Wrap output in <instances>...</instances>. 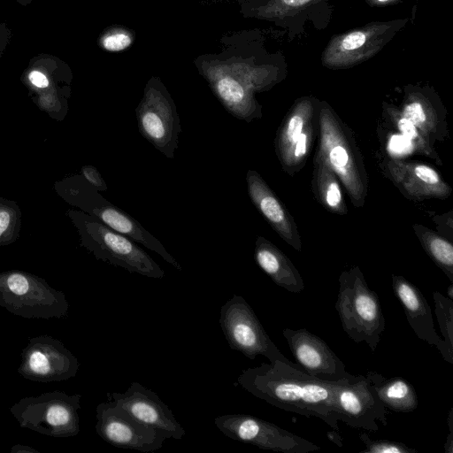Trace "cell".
<instances>
[{
    "instance_id": "2e32d148",
    "label": "cell",
    "mask_w": 453,
    "mask_h": 453,
    "mask_svg": "<svg viewBox=\"0 0 453 453\" xmlns=\"http://www.w3.org/2000/svg\"><path fill=\"white\" fill-rule=\"evenodd\" d=\"M296 364L308 374L326 381L349 377L344 363L327 343L305 328L282 331Z\"/></svg>"
},
{
    "instance_id": "8fae6325",
    "label": "cell",
    "mask_w": 453,
    "mask_h": 453,
    "mask_svg": "<svg viewBox=\"0 0 453 453\" xmlns=\"http://www.w3.org/2000/svg\"><path fill=\"white\" fill-rule=\"evenodd\" d=\"M216 427L226 437L262 449L282 453H309L317 444L279 426L247 414H226L214 418Z\"/></svg>"
},
{
    "instance_id": "cb8c5ba5",
    "label": "cell",
    "mask_w": 453,
    "mask_h": 453,
    "mask_svg": "<svg viewBox=\"0 0 453 453\" xmlns=\"http://www.w3.org/2000/svg\"><path fill=\"white\" fill-rule=\"evenodd\" d=\"M366 378L386 408L396 412H411L418 408L417 392L411 383L404 378H385L372 371L367 372Z\"/></svg>"
},
{
    "instance_id": "836d02e7",
    "label": "cell",
    "mask_w": 453,
    "mask_h": 453,
    "mask_svg": "<svg viewBox=\"0 0 453 453\" xmlns=\"http://www.w3.org/2000/svg\"><path fill=\"white\" fill-rule=\"evenodd\" d=\"M9 37V30L4 24L0 23V57L8 43Z\"/></svg>"
},
{
    "instance_id": "9a60e30c",
    "label": "cell",
    "mask_w": 453,
    "mask_h": 453,
    "mask_svg": "<svg viewBox=\"0 0 453 453\" xmlns=\"http://www.w3.org/2000/svg\"><path fill=\"white\" fill-rule=\"evenodd\" d=\"M405 20L376 22L332 38L323 54L329 68H346L377 53L404 24Z\"/></svg>"
},
{
    "instance_id": "30bf717a",
    "label": "cell",
    "mask_w": 453,
    "mask_h": 453,
    "mask_svg": "<svg viewBox=\"0 0 453 453\" xmlns=\"http://www.w3.org/2000/svg\"><path fill=\"white\" fill-rule=\"evenodd\" d=\"M135 116L142 136L165 157L173 159L181 133L180 119L161 83L153 81L147 85Z\"/></svg>"
},
{
    "instance_id": "4fadbf2b",
    "label": "cell",
    "mask_w": 453,
    "mask_h": 453,
    "mask_svg": "<svg viewBox=\"0 0 453 453\" xmlns=\"http://www.w3.org/2000/svg\"><path fill=\"white\" fill-rule=\"evenodd\" d=\"M18 372L35 382H58L76 375L80 363L59 340L47 334L32 337L22 349Z\"/></svg>"
},
{
    "instance_id": "4dcf8cb0",
    "label": "cell",
    "mask_w": 453,
    "mask_h": 453,
    "mask_svg": "<svg viewBox=\"0 0 453 453\" xmlns=\"http://www.w3.org/2000/svg\"><path fill=\"white\" fill-rule=\"evenodd\" d=\"M131 43V38L125 33H114L103 39V46L107 50L119 51L126 49Z\"/></svg>"
},
{
    "instance_id": "52a82bcc",
    "label": "cell",
    "mask_w": 453,
    "mask_h": 453,
    "mask_svg": "<svg viewBox=\"0 0 453 453\" xmlns=\"http://www.w3.org/2000/svg\"><path fill=\"white\" fill-rule=\"evenodd\" d=\"M81 398L80 394L70 395L54 390L23 397L10 411L22 428L54 438H67L80 432Z\"/></svg>"
},
{
    "instance_id": "603a6c76",
    "label": "cell",
    "mask_w": 453,
    "mask_h": 453,
    "mask_svg": "<svg viewBox=\"0 0 453 453\" xmlns=\"http://www.w3.org/2000/svg\"><path fill=\"white\" fill-rule=\"evenodd\" d=\"M254 259L277 286L292 293L304 289L303 280L292 261L263 236L256 239Z\"/></svg>"
},
{
    "instance_id": "d590c367",
    "label": "cell",
    "mask_w": 453,
    "mask_h": 453,
    "mask_svg": "<svg viewBox=\"0 0 453 453\" xmlns=\"http://www.w3.org/2000/svg\"><path fill=\"white\" fill-rule=\"evenodd\" d=\"M327 437L332 442H334L337 446H342V440L340 434H338V431L333 429V431L327 433Z\"/></svg>"
},
{
    "instance_id": "5b68a950",
    "label": "cell",
    "mask_w": 453,
    "mask_h": 453,
    "mask_svg": "<svg viewBox=\"0 0 453 453\" xmlns=\"http://www.w3.org/2000/svg\"><path fill=\"white\" fill-rule=\"evenodd\" d=\"M335 310L342 329L355 342H365L374 352L385 331V319L377 293L372 290L358 266L339 276Z\"/></svg>"
},
{
    "instance_id": "7a4b0ae2",
    "label": "cell",
    "mask_w": 453,
    "mask_h": 453,
    "mask_svg": "<svg viewBox=\"0 0 453 453\" xmlns=\"http://www.w3.org/2000/svg\"><path fill=\"white\" fill-rule=\"evenodd\" d=\"M316 157L326 162L347 191L351 203L363 207L368 194V174L351 129L326 102H319Z\"/></svg>"
},
{
    "instance_id": "e575fe53",
    "label": "cell",
    "mask_w": 453,
    "mask_h": 453,
    "mask_svg": "<svg viewBox=\"0 0 453 453\" xmlns=\"http://www.w3.org/2000/svg\"><path fill=\"white\" fill-rule=\"evenodd\" d=\"M11 453H41L31 446L15 444L11 449Z\"/></svg>"
},
{
    "instance_id": "4316f807",
    "label": "cell",
    "mask_w": 453,
    "mask_h": 453,
    "mask_svg": "<svg viewBox=\"0 0 453 453\" xmlns=\"http://www.w3.org/2000/svg\"><path fill=\"white\" fill-rule=\"evenodd\" d=\"M413 230L425 251L453 283L452 243L420 224H414Z\"/></svg>"
},
{
    "instance_id": "ba28073f",
    "label": "cell",
    "mask_w": 453,
    "mask_h": 453,
    "mask_svg": "<svg viewBox=\"0 0 453 453\" xmlns=\"http://www.w3.org/2000/svg\"><path fill=\"white\" fill-rule=\"evenodd\" d=\"M219 325L229 347L248 358L255 359L260 355L271 363L280 360L293 366H300L289 361L280 351L242 296L234 295L221 306Z\"/></svg>"
},
{
    "instance_id": "6da1fadb",
    "label": "cell",
    "mask_w": 453,
    "mask_h": 453,
    "mask_svg": "<svg viewBox=\"0 0 453 453\" xmlns=\"http://www.w3.org/2000/svg\"><path fill=\"white\" fill-rule=\"evenodd\" d=\"M237 383L254 396L287 411L322 419L340 430L332 381L280 360L242 370Z\"/></svg>"
},
{
    "instance_id": "ffe728a7",
    "label": "cell",
    "mask_w": 453,
    "mask_h": 453,
    "mask_svg": "<svg viewBox=\"0 0 453 453\" xmlns=\"http://www.w3.org/2000/svg\"><path fill=\"white\" fill-rule=\"evenodd\" d=\"M392 288L415 334L420 340L435 346L443 359L452 365L453 350L437 334L431 308L419 288L398 274H392Z\"/></svg>"
},
{
    "instance_id": "d6986e66",
    "label": "cell",
    "mask_w": 453,
    "mask_h": 453,
    "mask_svg": "<svg viewBox=\"0 0 453 453\" xmlns=\"http://www.w3.org/2000/svg\"><path fill=\"white\" fill-rule=\"evenodd\" d=\"M22 81L30 92L34 104L51 119L62 121L68 112L70 80L55 63L33 65L27 69Z\"/></svg>"
},
{
    "instance_id": "f546056e",
    "label": "cell",
    "mask_w": 453,
    "mask_h": 453,
    "mask_svg": "<svg viewBox=\"0 0 453 453\" xmlns=\"http://www.w3.org/2000/svg\"><path fill=\"white\" fill-rule=\"evenodd\" d=\"M359 438L365 444L361 452L368 453H417V450L404 443L385 439L372 440L366 433H360Z\"/></svg>"
},
{
    "instance_id": "ac0fdd59",
    "label": "cell",
    "mask_w": 453,
    "mask_h": 453,
    "mask_svg": "<svg viewBox=\"0 0 453 453\" xmlns=\"http://www.w3.org/2000/svg\"><path fill=\"white\" fill-rule=\"evenodd\" d=\"M383 170L388 178L408 199H445L452 192V188L441 173L426 164L389 157L384 161Z\"/></svg>"
},
{
    "instance_id": "277c9868",
    "label": "cell",
    "mask_w": 453,
    "mask_h": 453,
    "mask_svg": "<svg viewBox=\"0 0 453 453\" xmlns=\"http://www.w3.org/2000/svg\"><path fill=\"white\" fill-rule=\"evenodd\" d=\"M66 216L77 230L81 246L96 259L149 278L165 276L164 270L130 238L80 210L68 209Z\"/></svg>"
},
{
    "instance_id": "83f0119b",
    "label": "cell",
    "mask_w": 453,
    "mask_h": 453,
    "mask_svg": "<svg viewBox=\"0 0 453 453\" xmlns=\"http://www.w3.org/2000/svg\"><path fill=\"white\" fill-rule=\"evenodd\" d=\"M21 210L15 201L0 196V246H7L19 238Z\"/></svg>"
},
{
    "instance_id": "9c48e42d",
    "label": "cell",
    "mask_w": 453,
    "mask_h": 453,
    "mask_svg": "<svg viewBox=\"0 0 453 453\" xmlns=\"http://www.w3.org/2000/svg\"><path fill=\"white\" fill-rule=\"evenodd\" d=\"M319 104L315 97L298 98L285 115L275 137V152L289 175L299 172L311 150L318 129Z\"/></svg>"
},
{
    "instance_id": "7402d4cb",
    "label": "cell",
    "mask_w": 453,
    "mask_h": 453,
    "mask_svg": "<svg viewBox=\"0 0 453 453\" xmlns=\"http://www.w3.org/2000/svg\"><path fill=\"white\" fill-rule=\"evenodd\" d=\"M403 115L434 143L449 136L447 112L436 93L428 88L408 86L400 108Z\"/></svg>"
},
{
    "instance_id": "d4e9b609",
    "label": "cell",
    "mask_w": 453,
    "mask_h": 453,
    "mask_svg": "<svg viewBox=\"0 0 453 453\" xmlns=\"http://www.w3.org/2000/svg\"><path fill=\"white\" fill-rule=\"evenodd\" d=\"M311 188L318 202L329 212L337 215L348 213L341 181L329 165L314 157Z\"/></svg>"
},
{
    "instance_id": "5bb4252c",
    "label": "cell",
    "mask_w": 453,
    "mask_h": 453,
    "mask_svg": "<svg viewBox=\"0 0 453 453\" xmlns=\"http://www.w3.org/2000/svg\"><path fill=\"white\" fill-rule=\"evenodd\" d=\"M339 420L355 428L378 431L377 420L388 424L386 407L366 376L353 375L332 381Z\"/></svg>"
},
{
    "instance_id": "1f68e13d",
    "label": "cell",
    "mask_w": 453,
    "mask_h": 453,
    "mask_svg": "<svg viewBox=\"0 0 453 453\" xmlns=\"http://www.w3.org/2000/svg\"><path fill=\"white\" fill-rule=\"evenodd\" d=\"M81 175L99 192L105 191L107 185L98 170L93 165L81 167Z\"/></svg>"
},
{
    "instance_id": "7c38bea8",
    "label": "cell",
    "mask_w": 453,
    "mask_h": 453,
    "mask_svg": "<svg viewBox=\"0 0 453 453\" xmlns=\"http://www.w3.org/2000/svg\"><path fill=\"white\" fill-rule=\"evenodd\" d=\"M96 434L117 448L148 453L159 449L171 439L169 434L137 421L111 401L96 406Z\"/></svg>"
},
{
    "instance_id": "f1b7e54d",
    "label": "cell",
    "mask_w": 453,
    "mask_h": 453,
    "mask_svg": "<svg viewBox=\"0 0 453 453\" xmlns=\"http://www.w3.org/2000/svg\"><path fill=\"white\" fill-rule=\"evenodd\" d=\"M434 313L443 341L453 350V301L438 291L433 292Z\"/></svg>"
},
{
    "instance_id": "f35d334b",
    "label": "cell",
    "mask_w": 453,
    "mask_h": 453,
    "mask_svg": "<svg viewBox=\"0 0 453 453\" xmlns=\"http://www.w3.org/2000/svg\"><path fill=\"white\" fill-rule=\"evenodd\" d=\"M16 1H18L19 4H21L23 5H27V4H30L32 0H16Z\"/></svg>"
},
{
    "instance_id": "3957f363",
    "label": "cell",
    "mask_w": 453,
    "mask_h": 453,
    "mask_svg": "<svg viewBox=\"0 0 453 453\" xmlns=\"http://www.w3.org/2000/svg\"><path fill=\"white\" fill-rule=\"evenodd\" d=\"M54 190L66 203L96 218L110 228L156 252L175 269L182 270L181 265L158 239L131 215L105 199L81 174L55 181Z\"/></svg>"
},
{
    "instance_id": "8d00e7d4",
    "label": "cell",
    "mask_w": 453,
    "mask_h": 453,
    "mask_svg": "<svg viewBox=\"0 0 453 453\" xmlns=\"http://www.w3.org/2000/svg\"><path fill=\"white\" fill-rule=\"evenodd\" d=\"M367 1L369 3H371L372 4L383 5V4H390V3L395 2L396 0H367Z\"/></svg>"
},
{
    "instance_id": "8992f818",
    "label": "cell",
    "mask_w": 453,
    "mask_h": 453,
    "mask_svg": "<svg viewBox=\"0 0 453 453\" xmlns=\"http://www.w3.org/2000/svg\"><path fill=\"white\" fill-rule=\"evenodd\" d=\"M0 306L25 319H61L67 315L65 295L43 278L22 270L0 273Z\"/></svg>"
},
{
    "instance_id": "e0dca14e",
    "label": "cell",
    "mask_w": 453,
    "mask_h": 453,
    "mask_svg": "<svg viewBox=\"0 0 453 453\" xmlns=\"http://www.w3.org/2000/svg\"><path fill=\"white\" fill-rule=\"evenodd\" d=\"M107 398L137 421L180 440L186 434L171 409L152 390L134 381L124 393H107Z\"/></svg>"
},
{
    "instance_id": "484cf974",
    "label": "cell",
    "mask_w": 453,
    "mask_h": 453,
    "mask_svg": "<svg viewBox=\"0 0 453 453\" xmlns=\"http://www.w3.org/2000/svg\"><path fill=\"white\" fill-rule=\"evenodd\" d=\"M383 109L387 120L401 135L410 141L417 153L428 157L438 165H442L441 157L434 150L432 141L411 121L405 118L399 108L392 104H384Z\"/></svg>"
},
{
    "instance_id": "d6a6232c",
    "label": "cell",
    "mask_w": 453,
    "mask_h": 453,
    "mask_svg": "<svg viewBox=\"0 0 453 453\" xmlns=\"http://www.w3.org/2000/svg\"><path fill=\"white\" fill-rule=\"evenodd\" d=\"M453 410H449L448 414L447 423L449 426V434L446 437V442L444 444V449L446 453L453 452Z\"/></svg>"
},
{
    "instance_id": "74e56055",
    "label": "cell",
    "mask_w": 453,
    "mask_h": 453,
    "mask_svg": "<svg viewBox=\"0 0 453 453\" xmlns=\"http://www.w3.org/2000/svg\"><path fill=\"white\" fill-rule=\"evenodd\" d=\"M449 296L448 297L450 298V299H453V283H451L449 287H448V290H447Z\"/></svg>"
},
{
    "instance_id": "44dd1931",
    "label": "cell",
    "mask_w": 453,
    "mask_h": 453,
    "mask_svg": "<svg viewBox=\"0 0 453 453\" xmlns=\"http://www.w3.org/2000/svg\"><path fill=\"white\" fill-rule=\"evenodd\" d=\"M246 183L249 196L260 214L282 240L301 251V238L293 216L263 177L257 171L250 169L246 173Z\"/></svg>"
}]
</instances>
